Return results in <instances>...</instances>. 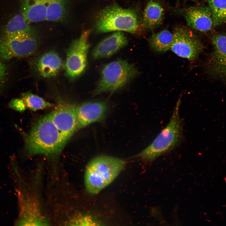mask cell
I'll return each instance as SVG.
<instances>
[{
    "mask_svg": "<svg viewBox=\"0 0 226 226\" xmlns=\"http://www.w3.org/2000/svg\"><path fill=\"white\" fill-rule=\"evenodd\" d=\"M21 133L25 150L30 155L56 154L65 146L49 114L39 119L28 134Z\"/></svg>",
    "mask_w": 226,
    "mask_h": 226,
    "instance_id": "cell-1",
    "label": "cell"
},
{
    "mask_svg": "<svg viewBox=\"0 0 226 226\" xmlns=\"http://www.w3.org/2000/svg\"><path fill=\"white\" fill-rule=\"evenodd\" d=\"M126 162L121 159L100 155L92 159L84 174L86 189L92 194L98 193L111 184L125 167Z\"/></svg>",
    "mask_w": 226,
    "mask_h": 226,
    "instance_id": "cell-2",
    "label": "cell"
},
{
    "mask_svg": "<svg viewBox=\"0 0 226 226\" xmlns=\"http://www.w3.org/2000/svg\"><path fill=\"white\" fill-rule=\"evenodd\" d=\"M95 28L98 33L125 31L137 34L140 31L139 19L136 12L115 3L101 10L97 14Z\"/></svg>",
    "mask_w": 226,
    "mask_h": 226,
    "instance_id": "cell-3",
    "label": "cell"
},
{
    "mask_svg": "<svg viewBox=\"0 0 226 226\" xmlns=\"http://www.w3.org/2000/svg\"><path fill=\"white\" fill-rule=\"evenodd\" d=\"M181 97L178 99L170 120L166 126L153 142L138 154L142 160L153 161L162 154L174 148L182 137V128L179 110Z\"/></svg>",
    "mask_w": 226,
    "mask_h": 226,
    "instance_id": "cell-4",
    "label": "cell"
},
{
    "mask_svg": "<svg viewBox=\"0 0 226 226\" xmlns=\"http://www.w3.org/2000/svg\"><path fill=\"white\" fill-rule=\"evenodd\" d=\"M135 66L127 61L118 59L106 65L94 94L114 93L123 88L138 75Z\"/></svg>",
    "mask_w": 226,
    "mask_h": 226,
    "instance_id": "cell-5",
    "label": "cell"
},
{
    "mask_svg": "<svg viewBox=\"0 0 226 226\" xmlns=\"http://www.w3.org/2000/svg\"><path fill=\"white\" fill-rule=\"evenodd\" d=\"M38 45L34 32L0 37V57L5 60L28 56L33 53Z\"/></svg>",
    "mask_w": 226,
    "mask_h": 226,
    "instance_id": "cell-6",
    "label": "cell"
},
{
    "mask_svg": "<svg viewBox=\"0 0 226 226\" xmlns=\"http://www.w3.org/2000/svg\"><path fill=\"white\" fill-rule=\"evenodd\" d=\"M91 30L83 31L80 37L74 40L67 52L65 68L66 73L71 78H75L85 71L87 57L90 47L88 41Z\"/></svg>",
    "mask_w": 226,
    "mask_h": 226,
    "instance_id": "cell-7",
    "label": "cell"
},
{
    "mask_svg": "<svg viewBox=\"0 0 226 226\" xmlns=\"http://www.w3.org/2000/svg\"><path fill=\"white\" fill-rule=\"evenodd\" d=\"M170 49L177 56L189 60L197 58L203 46L198 37L187 29L176 28L174 30Z\"/></svg>",
    "mask_w": 226,
    "mask_h": 226,
    "instance_id": "cell-8",
    "label": "cell"
},
{
    "mask_svg": "<svg viewBox=\"0 0 226 226\" xmlns=\"http://www.w3.org/2000/svg\"><path fill=\"white\" fill-rule=\"evenodd\" d=\"M76 107L71 104H62L49 114L65 145L77 130Z\"/></svg>",
    "mask_w": 226,
    "mask_h": 226,
    "instance_id": "cell-9",
    "label": "cell"
},
{
    "mask_svg": "<svg viewBox=\"0 0 226 226\" xmlns=\"http://www.w3.org/2000/svg\"><path fill=\"white\" fill-rule=\"evenodd\" d=\"M213 51L207 62L208 73L222 80L226 77V35L218 34L212 38Z\"/></svg>",
    "mask_w": 226,
    "mask_h": 226,
    "instance_id": "cell-10",
    "label": "cell"
},
{
    "mask_svg": "<svg viewBox=\"0 0 226 226\" xmlns=\"http://www.w3.org/2000/svg\"><path fill=\"white\" fill-rule=\"evenodd\" d=\"M108 109L107 104L103 101L89 102L76 107L77 130L103 121Z\"/></svg>",
    "mask_w": 226,
    "mask_h": 226,
    "instance_id": "cell-11",
    "label": "cell"
},
{
    "mask_svg": "<svg viewBox=\"0 0 226 226\" xmlns=\"http://www.w3.org/2000/svg\"><path fill=\"white\" fill-rule=\"evenodd\" d=\"M189 26L203 32L210 30L213 25L212 16L209 7L196 6L188 8L184 14Z\"/></svg>",
    "mask_w": 226,
    "mask_h": 226,
    "instance_id": "cell-12",
    "label": "cell"
},
{
    "mask_svg": "<svg viewBox=\"0 0 226 226\" xmlns=\"http://www.w3.org/2000/svg\"><path fill=\"white\" fill-rule=\"evenodd\" d=\"M127 41L124 34L117 31L106 38L94 49L93 58L95 59L109 57L125 46Z\"/></svg>",
    "mask_w": 226,
    "mask_h": 226,
    "instance_id": "cell-13",
    "label": "cell"
},
{
    "mask_svg": "<svg viewBox=\"0 0 226 226\" xmlns=\"http://www.w3.org/2000/svg\"><path fill=\"white\" fill-rule=\"evenodd\" d=\"M48 0H23L21 13L29 23L46 20Z\"/></svg>",
    "mask_w": 226,
    "mask_h": 226,
    "instance_id": "cell-14",
    "label": "cell"
},
{
    "mask_svg": "<svg viewBox=\"0 0 226 226\" xmlns=\"http://www.w3.org/2000/svg\"><path fill=\"white\" fill-rule=\"evenodd\" d=\"M164 15V9L159 3L150 0L143 12V25L148 29H153L161 24Z\"/></svg>",
    "mask_w": 226,
    "mask_h": 226,
    "instance_id": "cell-15",
    "label": "cell"
},
{
    "mask_svg": "<svg viewBox=\"0 0 226 226\" xmlns=\"http://www.w3.org/2000/svg\"><path fill=\"white\" fill-rule=\"evenodd\" d=\"M61 61L58 55L53 52H47L40 58L38 69L43 77L48 78L56 75L61 66Z\"/></svg>",
    "mask_w": 226,
    "mask_h": 226,
    "instance_id": "cell-16",
    "label": "cell"
},
{
    "mask_svg": "<svg viewBox=\"0 0 226 226\" xmlns=\"http://www.w3.org/2000/svg\"><path fill=\"white\" fill-rule=\"evenodd\" d=\"M34 32L32 27L20 13L10 19L2 28L1 36L13 35Z\"/></svg>",
    "mask_w": 226,
    "mask_h": 226,
    "instance_id": "cell-17",
    "label": "cell"
},
{
    "mask_svg": "<svg viewBox=\"0 0 226 226\" xmlns=\"http://www.w3.org/2000/svg\"><path fill=\"white\" fill-rule=\"evenodd\" d=\"M173 40V35L164 30L153 34L149 39L151 48L158 52H166L170 49Z\"/></svg>",
    "mask_w": 226,
    "mask_h": 226,
    "instance_id": "cell-18",
    "label": "cell"
},
{
    "mask_svg": "<svg viewBox=\"0 0 226 226\" xmlns=\"http://www.w3.org/2000/svg\"><path fill=\"white\" fill-rule=\"evenodd\" d=\"M68 0H48L46 20L56 22L62 20L68 11Z\"/></svg>",
    "mask_w": 226,
    "mask_h": 226,
    "instance_id": "cell-19",
    "label": "cell"
},
{
    "mask_svg": "<svg viewBox=\"0 0 226 226\" xmlns=\"http://www.w3.org/2000/svg\"><path fill=\"white\" fill-rule=\"evenodd\" d=\"M211 11L213 25L226 23V0H207Z\"/></svg>",
    "mask_w": 226,
    "mask_h": 226,
    "instance_id": "cell-20",
    "label": "cell"
},
{
    "mask_svg": "<svg viewBox=\"0 0 226 226\" xmlns=\"http://www.w3.org/2000/svg\"><path fill=\"white\" fill-rule=\"evenodd\" d=\"M22 97L26 107L32 110H36L52 106L51 103L38 96L31 93L23 94Z\"/></svg>",
    "mask_w": 226,
    "mask_h": 226,
    "instance_id": "cell-21",
    "label": "cell"
},
{
    "mask_svg": "<svg viewBox=\"0 0 226 226\" xmlns=\"http://www.w3.org/2000/svg\"><path fill=\"white\" fill-rule=\"evenodd\" d=\"M70 225H98L100 223L94 217L87 215H81L73 218L68 223Z\"/></svg>",
    "mask_w": 226,
    "mask_h": 226,
    "instance_id": "cell-22",
    "label": "cell"
},
{
    "mask_svg": "<svg viewBox=\"0 0 226 226\" xmlns=\"http://www.w3.org/2000/svg\"><path fill=\"white\" fill-rule=\"evenodd\" d=\"M8 106L12 110L20 112L24 111L26 108L24 100L19 98L11 100L8 104Z\"/></svg>",
    "mask_w": 226,
    "mask_h": 226,
    "instance_id": "cell-23",
    "label": "cell"
},
{
    "mask_svg": "<svg viewBox=\"0 0 226 226\" xmlns=\"http://www.w3.org/2000/svg\"><path fill=\"white\" fill-rule=\"evenodd\" d=\"M7 70L6 67L5 65L0 62V94L5 82Z\"/></svg>",
    "mask_w": 226,
    "mask_h": 226,
    "instance_id": "cell-24",
    "label": "cell"
},
{
    "mask_svg": "<svg viewBox=\"0 0 226 226\" xmlns=\"http://www.w3.org/2000/svg\"><path fill=\"white\" fill-rule=\"evenodd\" d=\"M222 80H223L225 83H226V77L222 79Z\"/></svg>",
    "mask_w": 226,
    "mask_h": 226,
    "instance_id": "cell-25",
    "label": "cell"
},
{
    "mask_svg": "<svg viewBox=\"0 0 226 226\" xmlns=\"http://www.w3.org/2000/svg\"><path fill=\"white\" fill-rule=\"evenodd\" d=\"M192 0V1H196V0Z\"/></svg>",
    "mask_w": 226,
    "mask_h": 226,
    "instance_id": "cell-26",
    "label": "cell"
}]
</instances>
